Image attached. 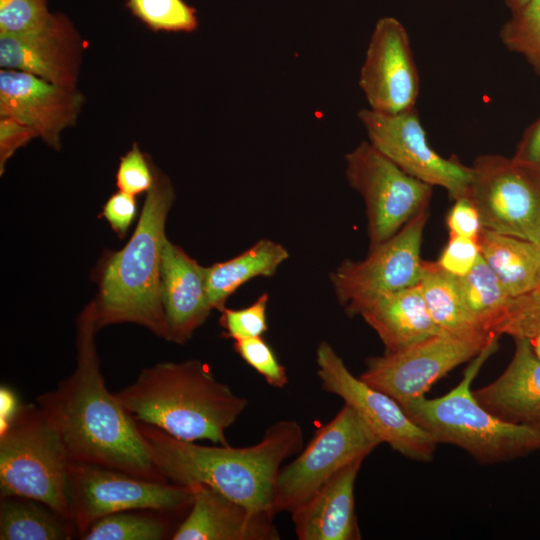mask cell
I'll return each mask as SVG.
<instances>
[{
  "label": "cell",
  "mask_w": 540,
  "mask_h": 540,
  "mask_svg": "<svg viewBox=\"0 0 540 540\" xmlns=\"http://www.w3.org/2000/svg\"><path fill=\"white\" fill-rule=\"evenodd\" d=\"M95 303L77 318L76 367L37 405L73 462L93 464L167 482L156 469L138 422L106 388L95 345Z\"/></svg>",
  "instance_id": "cell-1"
},
{
  "label": "cell",
  "mask_w": 540,
  "mask_h": 540,
  "mask_svg": "<svg viewBox=\"0 0 540 540\" xmlns=\"http://www.w3.org/2000/svg\"><path fill=\"white\" fill-rule=\"evenodd\" d=\"M153 463L165 480L202 484L254 509L274 512L275 483L285 459L303 449V431L293 420L278 421L251 446H204L138 422Z\"/></svg>",
  "instance_id": "cell-2"
},
{
  "label": "cell",
  "mask_w": 540,
  "mask_h": 540,
  "mask_svg": "<svg viewBox=\"0 0 540 540\" xmlns=\"http://www.w3.org/2000/svg\"><path fill=\"white\" fill-rule=\"evenodd\" d=\"M114 394L137 422L181 440L221 445L229 444L225 432L247 407L246 398L196 359L144 368L132 384Z\"/></svg>",
  "instance_id": "cell-3"
},
{
  "label": "cell",
  "mask_w": 540,
  "mask_h": 540,
  "mask_svg": "<svg viewBox=\"0 0 540 540\" xmlns=\"http://www.w3.org/2000/svg\"><path fill=\"white\" fill-rule=\"evenodd\" d=\"M151 166L153 183L138 224L124 248L104 263L94 303L98 329L130 322L166 339L160 295L161 252L165 221L175 195L170 179Z\"/></svg>",
  "instance_id": "cell-4"
},
{
  "label": "cell",
  "mask_w": 540,
  "mask_h": 540,
  "mask_svg": "<svg viewBox=\"0 0 540 540\" xmlns=\"http://www.w3.org/2000/svg\"><path fill=\"white\" fill-rule=\"evenodd\" d=\"M497 339L472 359L452 390L433 399L419 397L402 407L438 443L456 445L481 463L540 450V424L513 423L496 416L477 401L471 389L482 365L497 350Z\"/></svg>",
  "instance_id": "cell-5"
},
{
  "label": "cell",
  "mask_w": 540,
  "mask_h": 540,
  "mask_svg": "<svg viewBox=\"0 0 540 540\" xmlns=\"http://www.w3.org/2000/svg\"><path fill=\"white\" fill-rule=\"evenodd\" d=\"M70 463L59 434L37 404H20L0 428L1 497L38 501L73 522L67 490Z\"/></svg>",
  "instance_id": "cell-6"
},
{
  "label": "cell",
  "mask_w": 540,
  "mask_h": 540,
  "mask_svg": "<svg viewBox=\"0 0 540 540\" xmlns=\"http://www.w3.org/2000/svg\"><path fill=\"white\" fill-rule=\"evenodd\" d=\"M382 441L350 405L320 427L307 446L281 467L274 494V512L292 513L306 503L336 472L365 458Z\"/></svg>",
  "instance_id": "cell-7"
},
{
  "label": "cell",
  "mask_w": 540,
  "mask_h": 540,
  "mask_svg": "<svg viewBox=\"0 0 540 540\" xmlns=\"http://www.w3.org/2000/svg\"><path fill=\"white\" fill-rule=\"evenodd\" d=\"M68 500L72 521L83 534L97 520L118 512H174L192 501L189 486L139 478L103 466L71 461Z\"/></svg>",
  "instance_id": "cell-8"
},
{
  "label": "cell",
  "mask_w": 540,
  "mask_h": 540,
  "mask_svg": "<svg viewBox=\"0 0 540 540\" xmlns=\"http://www.w3.org/2000/svg\"><path fill=\"white\" fill-rule=\"evenodd\" d=\"M345 160L348 183L365 202L370 248L427 210L433 186L404 172L369 141H362Z\"/></svg>",
  "instance_id": "cell-9"
},
{
  "label": "cell",
  "mask_w": 540,
  "mask_h": 540,
  "mask_svg": "<svg viewBox=\"0 0 540 540\" xmlns=\"http://www.w3.org/2000/svg\"><path fill=\"white\" fill-rule=\"evenodd\" d=\"M467 197L483 228L537 243L540 237V174L496 154L478 156Z\"/></svg>",
  "instance_id": "cell-10"
},
{
  "label": "cell",
  "mask_w": 540,
  "mask_h": 540,
  "mask_svg": "<svg viewBox=\"0 0 540 540\" xmlns=\"http://www.w3.org/2000/svg\"><path fill=\"white\" fill-rule=\"evenodd\" d=\"M428 216V210L420 212L394 236L370 248L365 259L345 260L332 271L335 295L348 315H357L378 296L420 283L424 268L420 250Z\"/></svg>",
  "instance_id": "cell-11"
},
{
  "label": "cell",
  "mask_w": 540,
  "mask_h": 540,
  "mask_svg": "<svg viewBox=\"0 0 540 540\" xmlns=\"http://www.w3.org/2000/svg\"><path fill=\"white\" fill-rule=\"evenodd\" d=\"M497 338V335L472 338L434 335L400 350L368 358L359 378L403 407L425 396L437 380L476 357Z\"/></svg>",
  "instance_id": "cell-12"
},
{
  "label": "cell",
  "mask_w": 540,
  "mask_h": 540,
  "mask_svg": "<svg viewBox=\"0 0 540 540\" xmlns=\"http://www.w3.org/2000/svg\"><path fill=\"white\" fill-rule=\"evenodd\" d=\"M316 363L323 390L354 408L382 442L413 460L433 458L436 439L413 422L395 399L354 376L327 341L319 343Z\"/></svg>",
  "instance_id": "cell-13"
},
{
  "label": "cell",
  "mask_w": 540,
  "mask_h": 540,
  "mask_svg": "<svg viewBox=\"0 0 540 540\" xmlns=\"http://www.w3.org/2000/svg\"><path fill=\"white\" fill-rule=\"evenodd\" d=\"M358 118L369 143L407 174L447 190L454 200L467 195L472 166L456 156L445 158L428 143L416 107L398 114L362 109Z\"/></svg>",
  "instance_id": "cell-14"
},
{
  "label": "cell",
  "mask_w": 540,
  "mask_h": 540,
  "mask_svg": "<svg viewBox=\"0 0 540 540\" xmlns=\"http://www.w3.org/2000/svg\"><path fill=\"white\" fill-rule=\"evenodd\" d=\"M359 86L369 109L398 114L416 107L420 79L409 34L396 18H380L360 70Z\"/></svg>",
  "instance_id": "cell-15"
},
{
  "label": "cell",
  "mask_w": 540,
  "mask_h": 540,
  "mask_svg": "<svg viewBox=\"0 0 540 540\" xmlns=\"http://www.w3.org/2000/svg\"><path fill=\"white\" fill-rule=\"evenodd\" d=\"M85 102L77 87H65L29 73L0 70V115L14 117L55 150L61 133L76 124Z\"/></svg>",
  "instance_id": "cell-16"
},
{
  "label": "cell",
  "mask_w": 540,
  "mask_h": 540,
  "mask_svg": "<svg viewBox=\"0 0 540 540\" xmlns=\"http://www.w3.org/2000/svg\"><path fill=\"white\" fill-rule=\"evenodd\" d=\"M83 42L71 20L53 12L42 28L0 34V67L32 74L53 84L77 87Z\"/></svg>",
  "instance_id": "cell-17"
},
{
  "label": "cell",
  "mask_w": 540,
  "mask_h": 540,
  "mask_svg": "<svg viewBox=\"0 0 540 540\" xmlns=\"http://www.w3.org/2000/svg\"><path fill=\"white\" fill-rule=\"evenodd\" d=\"M192 489L190 511L173 540H278L274 514L251 508L202 485Z\"/></svg>",
  "instance_id": "cell-18"
},
{
  "label": "cell",
  "mask_w": 540,
  "mask_h": 540,
  "mask_svg": "<svg viewBox=\"0 0 540 540\" xmlns=\"http://www.w3.org/2000/svg\"><path fill=\"white\" fill-rule=\"evenodd\" d=\"M206 267L165 238L161 252L160 295L166 340L183 344L209 316Z\"/></svg>",
  "instance_id": "cell-19"
},
{
  "label": "cell",
  "mask_w": 540,
  "mask_h": 540,
  "mask_svg": "<svg viewBox=\"0 0 540 540\" xmlns=\"http://www.w3.org/2000/svg\"><path fill=\"white\" fill-rule=\"evenodd\" d=\"M365 458L336 472L302 506L292 512L299 540L360 539L355 515V481Z\"/></svg>",
  "instance_id": "cell-20"
},
{
  "label": "cell",
  "mask_w": 540,
  "mask_h": 540,
  "mask_svg": "<svg viewBox=\"0 0 540 540\" xmlns=\"http://www.w3.org/2000/svg\"><path fill=\"white\" fill-rule=\"evenodd\" d=\"M514 339L515 352L505 371L473 394L483 407L506 421L540 424V359L531 340Z\"/></svg>",
  "instance_id": "cell-21"
},
{
  "label": "cell",
  "mask_w": 540,
  "mask_h": 540,
  "mask_svg": "<svg viewBox=\"0 0 540 540\" xmlns=\"http://www.w3.org/2000/svg\"><path fill=\"white\" fill-rule=\"evenodd\" d=\"M357 315L375 330L385 352L445 334L430 316L419 284L378 296L364 304Z\"/></svg>",
  "instance_id": "cell-22"
},
{
  "label": "cell",
  "mask_w": 540,
  "mask_h": 540,
  "mask_svg": "<svg viewBox=\"0 0 540 540\" xmlns=\"http://www.w3.org/2000/svg\"><path fill=\"white\" fill-rule=\"evenodd\" d=\"M480 254L511 297L533 291L540 281V253L535 243L485 228L479 233Z\"/></svg>",
  "instance_id": "cell-23"
},
{
  "label": "cell",
  "mask_w": 540,
  "mask_h": 540,
  "mask_svg": "<svg viewBox=\"0 0 540 540\" xmlns=\"http://www.w3.org/2000/svg\"><path fill=\"white\" fill-rule=\"evenodd\" d=\"M288 257L282 244L261 239L234 258L206 267V288L212 309L221 311L227 299L249 280L274 275Z\"/></svg>",
  "instance_id": "cell-24"
},
{
  "label": "cell",
  "mask_w": 540,
  "mask_h": 540,
  "mask_svg": "<svg viewBox=\"0 0 540 540\" xmlns=\"http://www.w3.org/2000/svg\"><path fill=\"white\" fill-rule=\"evenodd\" d=\"M75 535L74 523L46 505L24 497H1V540H68Z\"/></svg>",
  "instance_id": "cell-25"
},
{
  "label": "cell",
  "mask_w": 540,
  "mask_h": 540,
  "mask_svg": "<svg viewBox=\"0 0 540 540\" xmlns=\"http://www.w3.org/2000/svg\"><path fill=\"white\" fill-rule=\"evenodd\" d=\"M419 285L429 314L443 333L463 338L489 335L474 324L464 309L457 277L437 262L424 261Z\"/></svg>",
  "instance_id": "cell-26"
},
{
  "label": "cell",
  "mask_w": 540,
  "mask_h": 540,
  "mask_svg": "<svg viewBox=\"0 0 540 540\" xmlns=\"http://www.w3.org/2000/svg\"><path fill=\"white\" fill-rule=\"evenodd\" d=\"M461 302L474 324L485 334L498 335L511 296L483 257L469 273L457 277Z\"/></svg>",
  "instance_id": "cell-27"
},
{
  "label": "cell",
  "mask_w": 540,
  "mask_h": 540,
  "mask_svg": "<svg viewBox=\"0 0 540 540\" xmlns=\"http://www.w3.org/2000/svg\"><path fill=\"white\" fill-rule=\"evenodd\" d=\"M168 526L156 516L118 512L93 523L80 538L84 540H161Z\"/></svg>",
  "instance_id": "cell-28"
},
{
  "label": "cell",
  "mask_w": 540,
  "mask_h": 540,
  "mask_svg": "<svg viewBox=\"0 0 540 540\" xmlns=\"http://www.w3.org/2000/svg\"><path fill=\"white\" fill-rule=\"evenodd\" d=\"M503 45L520 54L540 78V0H528L512 12L500 30Z\"/></svg>",
  "instance_id": "cell-29"
},
{
  "label": "cell",
  "mask_w": 540,
  "mask_h": 540,
  "mask_svg": "<svg viewBox=\"0 0 540 540\" xmlns=\"http://www.w3.org/2000/svg\"><path fill=\"white\" fill-rule=\"evenodd\" d=\"M126 6L154 31L192 32L198 27L196 10L184 0H127Z\"/></svg>",
  "instance_id": "cell-30"
},
{
  "label": "cell",
  "mask_w": 540,
  "mask_h": 540,
  "mask_svg": "<svg viewBox=\"0 0 540 540\" xmlns=\"http://www.w3.org/2000/svg\"><path fill=\"white\" fill-rule=\"evenodd\" d=\"M52 14L48 0H0V34L36 31L49 22Z\"/></svg>",
  "instance_id": "cell-31"
},
{
  "label": "cell",
  "mask_w": 540,
  "mask_h": 540,
  "mask_svg": "<svg viewBox=\"0 0 540 540\" xmlns=\"http://www.w3.org/2000/svg\"><path fill=\"white\" fill-rule=\"evenodd\" d=\"M267 293L260 295L254 303L242 309L224 307L221 310L220 325L223 335L236 340L262 337L267 331Z\"/></svg>",
  "instance_id": "cell-32"
},
{
  "label": "cell",
  "mask_w": 540,
  "mask_h": 540,
  "mask_svg": "<svg viewBox=\"0 0 540 540\" xmlns=\"http://www.w3.org/2000/svg\"><path fill=\"white\" fill-rule=\"evenodd\" d=\"M233 348L272 387L283 388L288 383L285 367L262 337L236 340Z\"/></svg>",
  "instance_id": "cell-33"
},
{
  "label": "cell",
  "mask_w": 540,
  "mask_h": 540,
  "mask_svg": "<svg viewBox=\"0 0 540 540\" xmlns=\"http://www.w3.org/2000/svg\"><path fill=\"white\" fill-rule=\"evenodd\" d=\"M153 183L151 164L141 152L137 143L121 157L116 173V184L119 191L138 195L147 192Z\"/></svg>",
  "instance_id": "cell-34"
},
{
  "label": "cell",
  "mask_w": 540,
  "mask_h": 540,
  "mask_svg": "<svg viewBox=\"0 0 540 540\" xmlns=\"http://www.w3.org/2000/svg\"><path fill=\"white\" fill-rule=\"evenodd\" d=\"M479 256L477 240L450 235L437 263L450 274L461 277L471 271Z\"/></svg>",
  "instance_id": "cell-35"
},
{
  "label": "cell",
  "mask_w": 540,
  "mask_h": 540,
  "mask_svg": "<svg viewBox=\"0 0 540 540\" xmlns=\"http://www.w3.org/2000/svg\"><path fill=\"white\" fill-rule=\"evenodd\" d=\"M37 135L32 128L20 120L0 115V173L3 174L7 160L15 151L25 146Z\"/></svg>",
  "instance_id": "cell-36"
},
{
  "label": "cell",
  "mask_w": 540,
  "mask_h": 540,
  "mask_svg": "<svg viewBox=\"0 0 540 540\" xmlns=\"http://www.w3.org/2000/svg\"><path fill=\"white\" fill-rule=\"evenodd\" d=\"M446 222L450 235L475 240L478 239L483 228L478 210L467 197L455 199L454 205L448 212Z\"/></svg>",
  "instance_id": "cell-37"
},
{
  "label": "cell",
  "mask_w": 540,
  "mask_h": 540,
  "mask_svg": "<svg viewBox=\"0 0 540 540\" xmlns=\"http://www.w3.org/2000/svg\"><path fill=\"white\" fill-rule=\"evenodd\" d=\"M137 212L134 195L119 191L113 194L105 203L102 216L108 221L111 228L124 237L133 222Z\"/></svg>",
  "instance_id": "cell-38"
},
{
  "label": "cell",
  "mask_w": 540,
  "mask_h": 540,
  "mask_svg": "<svg viewBox=\"0 0 540 540\" xmlns=\"http://www.w3.org/2000/svg\"><path fill=\"white\" fill-rule=\"evenodd\" d=\"M513 159L540 174V117L524 131Z\"/></svg>",
  "instance_id": "cell-39"
},
{
  "label": "cell",
  "mask_w": 540,
  "mask_h": 540,
  "mask_svg": "<svg viewBox=\"0 0 540 540\" xmlns=\"http://www.w3.org/2000/svg\"><path fill=\"white\" fill-rule=\"evenodd\" d=\"M0 399V428H2L14 416L21 403H19L15 393L6 386H1Z\"/></svg>",
  "instance_id": "cell-40"
},
{
  "label": "cell",
  "mask_w": 540,
  "mask_h": 540,
  "mask_svg": "<svg viewBox=\"0 0 540 540\" xmlns=\"http://www.w3.org/2000/svg\"><path fill=\"white\" fill-rule=\"evenodd\" d=\"M527 1L528 0H505V3L509 7L511 12H513L523 6Z\"/></svg>",
  "instance_id": "cell-41"
},
{
  "label": "cell",
  "mask_w": 540,
  "mask_h": 540,
  "mask_svg": "<svg viewBox=\"0 0 540 540\" xmlns=\"http://www.w3.org/2000/svg\"><path fill=\"white\" fill-rule=\"evenodd\" d=\"M531 343L537 357L540 359V334L537 337H535L533 340H531Z\"/></svg>",
  "instance_id": "cell-42"
},
{
  "label": "cell",
  "mask_w": 540,
  "mask_h": 540,
  "mask_svg": "<svg viewBox=\"0 0 540 540\" xmlns=\"http://www.w3.org/2000/svg\"><path fill=\"white\" fill-rule=\"evenodd\" d=\"M536 245H537L538 250H539V253H540V237H539V239H538ZM533 291H535L537 294L540 295V281H539L538 286H537Z\"/></svg>",
  "instance_id": "cell-43"
}]
</instances>
